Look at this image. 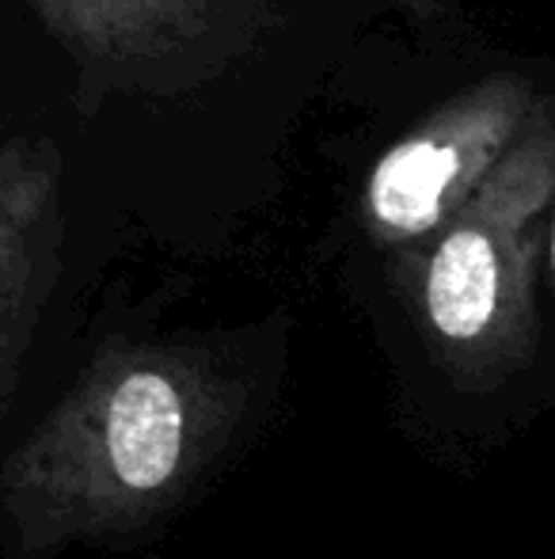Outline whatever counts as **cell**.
Returning <instances> with one entry per match:
<instances>
[{"instance_id": "6da1fadb", "label": "cell", "mask_w": 555, "mask_h": 559, "mask_svg": "<svg viewBox=\"0 0 555 559\" xmlns=\"http://www.w3.org/2000/svg\"><path fill=\"white\" fill-rule=\"evenodd\" d=\"M244 412L248 377L206 346H99L0 468L12 548L43 559L156 525L206 476Z\"/></svg>"}, {"instance_id": "7a4b0ae2", "label": "cell", "mask_w": 555, "mask_h": 559, "mask_svg": "<svg viewBox=\"0 0 555 559\" xmlns=\"http://www.w3.org/2000/svg\"><path fill=\"white\" fill-rule=\"evenodd\" d=\"M555 133L548 104L449 217L422 255L419 312L437 361L468 389L518 373L541 338V282L548 274Z\"/></svg>"}, {"instance_id": "3957f363", "label": "cell", "mask_w": 555, "mask_h": 559, "mask_svg": "<svg viewBox=\"0 0 555 559\" xmlns=\"http://www.w3.org/2000/svg\"><path fill=\"white\" fill-rule=\"evenodd\" d=\"M536 104L529 76L491 73L422 118L365 179V233L385 248L430 240L503 160Z\"/></svg>"}, {"instance_id": "277c9868", "label": "cell", "mask_w": 555, "mask_h": 559, "mask_svg": "<svg viewBox=\"0 0 555 559\" xmlns=\"http://www.w3.org/2000/svg\"><path fill=\"white\" fill-rule=\"evenodd\" d=\"M88 73L145 81L198 66L252 0H23Z\"/></svg>"}, {"instance_id": "5b68a950", "label": "cell", "mask_w": 555, "mask_h": 559, "mask_svg": "<svg viewBox=\"0 0 555 559\" xmlns=\"http://www.w3.org/2000/svg\"><path fill=\"white\" fill-rule=\"evenodd\" d=\"M61 259V156L0 138V396L12 389Z\"/></svg>"}, {"instance_id": "8992f818", "label": "cell", "mask_w": 555, "mask_h": 559, "mask_svg": "<svg viewBox=\"0 0 555 559\" xmlns=\"http://www.w3.org/2000/svg\"><path fill=\"white\" fill-rule=\"evenodd\" d=\"M400 4H408V8H422V12H430V8H434V0H400Z\"/></svg>"}]
</instances>
